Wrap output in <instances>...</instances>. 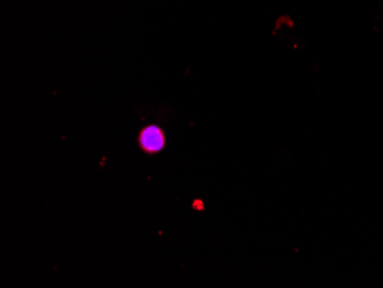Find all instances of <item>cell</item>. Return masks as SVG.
Returning a JSON list of instances; mask_svg holds the SVG:
<instances>
[{"mask_svg": "<svg viewBox=\"0 0 383 288\" xmlns=\"http://www.w3.org/2000/svg\"><path fill=\"white\" fill-rule=\"evenodd\" d=\"M140 145L147 152H157L164 146V134L156 125H150L140 134Z\"/></svg>", "mask_w": 383, "mask_h": 288, "instance_id": "1", "label": "cell"}]
</instances>
